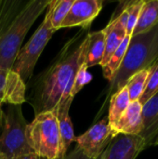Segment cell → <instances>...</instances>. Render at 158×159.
I'll list each match as a JSON object with an SVG mask.
<instances>
[{
	"mask_svg": "<svg viewBox=\"0 0 158 159\" xmlns=\"http://www.w3.org/2000/svg\"><path fill=\"white\" fill-rule=\"evenodd\" d=\"M83 32H79L64 45L51 65L34 82L29 97L35 116L53 110L61 101L72 97L75 75L85 61L86 36L82 35Z\"/></svg>",
	"mask_w": 158,
	"mask_h": 159,
	"instance_id": "cell-1",
	"label": "cell"
},
{
	"mask_svg": "<svg viewBox=\"0 0 158 159\" xmlns=\"http://www.w3.org/2000/svg\"><path fill=\"white\" fill-rule=\"evenodd\" d=\"M157 61L158 24L148 32L130 36L123 61L110 82L109 91L115 93L121 89L134 74L154 66Z\"/></svg>",
	"mask_w": 158,
	"mask_h": 159,
	"instance_id": "cell-2",
	"label": "cell"
},
{
	"mask_svg": "<svg viewBox=\"0 0 158 159\" xmlns=\"http://www.w3.org/2000/svg\"><path fill=\"white\" fill-rule=\"evenodd\" d=\"M49 1H28L12 23L0 35V68L12 69L23 39L36 19L47 7Z\"/></svg>",
	"mask_w": 158,
	"mask_h": 159,
	"instance_id": "cell-3",
	"label": "cell"
},
{
	"mask_svg": "<svg viewBox=\"0 0 158 159\" xmlns=\"http://www.w3.org/2000/svg\"><path fill=\"white\" fill-rule=\"evenodd\" d=\"M26 139L30 148L39 157L47 159L63 157L56 108L36 115L34 119L27 124Z\"/></svg>",
	"mask_w": 158,
	"mask_h": 159,
	"instance_id": "cell-4",
	"label": "cell"
},
{
	"mask_svg": "<svg viewBox=\"0 0 158 159\" xmlns=\"http://www.w3.org/2000/svg\"><path fill=\"white\" fill-rule=\"evenodd\" d=\"M27 123L24 119L21 105H7L3 111L0 133V153L8 159L33 151L26 139Z\"/></svg>",
	"mask_w": 158,
	"mask_h": 159,
	"instance_id": "cell-5",
	"label": "cell"
},
{
	"mask_svg": "<svg viewBox=\"0 0 158 159\" xmlns=\"http://www.w3.org/2000/svg\"><path fill=\"white\" fill-rule=\"evenodd\" d=\"M55 32L56 30L50 23L49 11L47 9L43 21L30 40L20 48L12 66V70L20 76L25 85L30 81L42 51Z\"/></svg>",
	"mask_w": 158,
	"mask_h": 159,
	"instance_id": "cell-6",
	"label": "cell"
},
{
	"mask_svg": "<svg viewBox=\"0 0 158 159\" xmlns=\"http://www.w3.org/2000/svg\"><path fill=\"white\" fill-rule=\"evenodd\" d=\"M115 138L108 122L103 118L82 135L75 137L77 146L83 154L90 159H98Z\"/></svg>",
	"mask_w": 158,
	"mask_h": 159,
	"instance_id": "cell-7",
	"label": "cell"
},
{
	"mask_svg": "<svg viewBox=\"0 0 158 159\" xmlns=\"http://www.w3.org/2000/svg\"><path fill=\"white\" fill-rule=\"evenodd\" d=\"M102 0H74L61 28L80 26L88 28L102 8Z\"/></svg>",
	"mask_w": 158,
	"mask_h": 159,
	"instance_id": "cell-8",
	"label": "cell"
},
{
	"mask_svg": "<svg viewBox=\"0 0 158 159\" xmlns=\"http://www.w3.org/2000/svg\"><path fill=\"white\" fill-rule=\"evenodd\" d=\"M26 85L12 69L0 68V107L21 105L26 101Z\"/></svg>",
	"mask_w": 158,
	"mask_h": 159,
	"instance_id": "cell-9",
	"label": "cell"
},
{
	"mask_svg": "<svg viewBox=\"0 0 158 159\" xmlns=\"http://www.w3.org/2000/svg\"><path fill=\"white\" fill-rule=\"evenodd\" d=\"M108 146L107 159H136L147 149L146 143L141 135H118Z\"/></svg>",
	"mask_w": 158,
	"mask_h": 159,
	"instance_id": "cell-10",
	"label": "cell"
},
{
	"mask_svg": "<svg viewBox=\"0 0 158 159\" xmlns=\"http://www.w3.org/2000/svg\"><path fill=\"white\" fill-rule=\"evenodd\" d=\"M110 127L115 137L118 135H140L143 130L142 103L139 101L130 102L122 116Z\"/></svg>",
	"mask_w": 158,
	"mask_h": 159,
	"instance_id": "cell-11",
	"label": "cell"
},
{
	"mask_svg": "<svg viewBox=\"0 0 158 159\" xmlns=\"http://www.w3.org/2000/svg\"><path fill=\"white\" fill-rule=\"evenodd\" d=\"M73 100L74 98L71 97L64 101H61L56 106L57 121H58V127H59L61 142L62 157H64L67 154L70 145L75 140L73 124L69 116V110L73 102Z\"/></svg>",
	"mask_w": 158,
	"mask_h": 159,
	"instance_id": "cell-12",
	"label": "cell"
},
{
	"mask_svg": "<svg viewBox=\"0 0 158 159\" xmlns=\"http://www.w3.org/2000/svg\"><path fill=\"white\" fill-rule=\"evenodd\" d=\"M142 121L143 130L140 135L148 148L158 137V91L142 105Z\"/></svg>",
	"mask_w": 158,
	"mask_h": 159,
	"instance_id": "cell-13",
	"label": "cell"
},
{
	"mask_svg": "<svg viewBox=\"0 0 158 159\" xmlns=\"http://www.w3.org/2000/svg\"><path fill=\"white\" fill-rule=\"evenodd\" d=\"M102 30L105 34V49L103 59L101 63L102 67L109 61L112 55L127 36L126 26L120 21L117 16L113 17L108 25Z\"/></svg>",
	"mask_w": 158,
	"mask_h": 159,
	"instance_id": "cell-14",
	"label": "cell"
},
{
	"mask_svg": "<svg viewBox=\"0 0 158 159\" xmlns=\"http://www.w3.org/2000/svg\"><path fill=\"white\" fill-rule=\"evenodd\" d=\"M105 49L103 30L91 32L85 37V62L88 68L101 65Z\"/></svg>",
	"mask_w": 158,
	"mask_h": 159,
	"instance_id": "cell-15",
	"label": "cell"
},
{
	"mask_svg": "<svg viewBox=\"0 0 158 159\" xmlns=\"http://www.w3.org/2000/svg\"><path fill=\"white\" fill-rule=\"evenodd\" d=\"M158 24V0H148L143 3L132 35L150 31ZM131 35V36H132Z\"/></svg>",
	"mask_w": 158,
	"mask_h": 159,
	"instance_id": "cell-16",
	"label": "cell"
},
{
	"mask_svg": "<svg viewBox=\"0 0 158 159\" xmlns=\"http://www.w3.org/2000/svg\"><path fill=\"white\" fill-rule=\"evenodd\" d=\"M130 103V99L129 96L128 89L126 87L115 92L110 99L109 113H108V122L109 125L115 124L125 113L127 108Z\"/></svg>",
	"mask_w": 158,
	"mask_h": 159,
	"instance_id": "cell-17",
	"label": "cell"
},
{
	"mask_svg": "<svg viewBox=\"0 0 158 159\" xmlns=\"http://www.w3.org/2000/svg\"><path fill=\"white\" fill-rule=\"evenodd\" d=\"M152 67H150L148 69H143V70L134 74L128 80L125 87L128 89L130 102L139 101L141 99V97L142 96V94L145 90L148 79H149V76L151 75Z\"/></svg>",
	"mask_w": 158,
	"mask_h": 159,
	"instance_id": "cell-18",
	"label": "cell"
},
{
	"mask_svg": "<svg viewBox=\"0 0 158 159\" xmlns=\"http://www.w3.org/2000/svg\"><path fill=\"white\" fill-rule=\"evenodd\" d=\"M129 40H130V36L127 35L124 38L123 42L118 47V48L112 55L109 61L102 67L103 76L109 82H111L114 79L116 72L118 71V69H119V67H120V65H121V63L123 61V59H124V57L126 55V52H127V49H128V47H129Z\"/></svg>",
	"mask_w": 158,
	"mask_h": 159,
	"instance_id": "cell-19",
	"label": "cell"
},
{
	"mask_svg": "<svg viewBox=\"0 0 158 159\" xmlns=\"http://www.w3.org/2000/svg\"><path fill=\"white\" fill-rule=\"evenodd\" d=\"M74 0H50L47 9L49 11V19L52 27L58 31L65 19Z\"/></svg>",
	"mask_w": 158,
	"mask_h": 159,
	"instance_id": "cell-20",
	"label": "cell"
},
{
	"mask_svg": "<svg viewBox=\"0 0 158 159\" xmlns=\"http://www.w3.org/2000/svg\"><path fill=\"white\" fill-rule=\"evenodd\" d=\"M143 3H144V0H135V1H130V2H125V8L128 12L126 33H127V35L129 36L132 35L133 30L136 26Z\"/></svg>",
	"mask_w": 158,
	"mask_h": 159,
	"instance_id": "cell-21",
	"label": "cell"
},
{
	"mask_svg": "<svg viewBox=\"0 0 158 159\" xmlns=\"http://www.w3.org/2000/svg\"><path fill=\"white\" fill-rule=\"evenodd\" d=\"M92 79L91 75L88 72V67L86 65L85 61L80 64L77 73L75 75L74 77V81L73 84V88H72V91H71V95L72 97H75V95L83 89V87L85 85H87L88 83H89Z\"/></svg>",
	"mask_w": 158,
	"mask_h": 159,
	"instance_id": "cell-22",
	"label": "cell"
},
{
	"mask_svg": "<svg viewBox=\"0 0 158 159\" xmlns=\"http://www.w3.org/2000/svg\"><path fill=\"white\" fill-rule=\"evenodd\" d=\"M158 91V61L152 67L151 75L149 76L145 90L139 100V102L143 105L150 98H152Z\"/></svg>",
	"mask_w": 158,
	"mask_h": 159,
	"instance_id": "cell-23",
	"label": "cell"
},
{
	"mask_svg": "<svg viewBox=\"0 0 158 159\" xmlns=\"http://www.w3.org/2000/svg\"><path fill=\"white\" fill-rule=\"evenodd\" d=\"M100 158V157H99ZM98 158V159H99ZM59 159H90L88 157H86L83 152L80 150V148L78 146H76L73 151H71L70 153L66 154L63 157Z\"/></svg>",
	"mask_w": 158,
	"mask_h": 159,
	"instance_id": "cell-24",
	"label": "cell"
},
{
	"mask_svg": "<svg viewBox=\"0 0 158 159\" xmlns=\"http://www.w3.org/2000/svg\"><path fill=\"white\" fill-rule=\"evenodd\" d=\"M14 159H40V157L34 151H30V152H27L25 154H22V155L17 157Z\"/></svg>",
	"mask_w": 158,
	"mask_h": 159,
	"instance_id": "cell-25",
	"label": "cell"
},
{
	"mask_svg": "<svg viewBox=\"0 0 158 159\" xmlns=\"http://www.w3.org/2000/svg\"><path fill=\"white\" fill-rule=\"evenodd\" d=\"M107 156H108V147H107V149L102 153V155L100 157V158L99 159H107Z\"/></svg>",
	"mask_w": 158,
	"mask_h": 159,
	"instance_id": "cell-26",
	"label": "cell"
},
{
	"mask_svg": "<svg viewBox=\"0 0 158 159\" xmlns=\"http://www.w3.org/2000/svg\"><path fill=\"white\" fill-rule=\"evenodd\" d=\"M2 117H3V109L0 107V133H1V126H2Z\"/></svg>",
	"mask_w": 158,
	"mask_h": 159,
	"instance_id": "cell-27",
	"label": "cell"
},
{
	"mask_svg": "<svg viewBox=\"0 0 158 159\" xmlns=\"http://www.w3.org/2000/svg\"><path fill=\"white\" fill-rule=\"evenodd\" d=\"M0 159H8L5 155H3L2 153H0Z\"/></svg>",
	"mask_w": 158,
	"mask_h": 159,
	"instance_id": "cell-28",
	"label": "cell"
},
{
	"mask_svg": "<svg viewBox=\"0 0 158 159\" xmlns=\"http://www.w3.org/2000/svg\"><path fill=\"white\" fill-rule=\"evenodd\" d=\"M153 145H154V146H156V145H158V137L156 139V140H155V142H154Z\"/></svg>",
	"mask_w": 158,
	"mask_h": 159,
	"instance_id": "cell-29",
	"label": "cell"
}]
</instances>
